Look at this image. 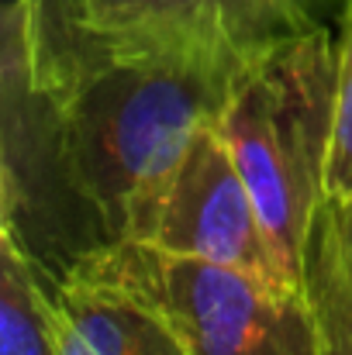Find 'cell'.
<instances>
[{
  "mask_svg": "<svg viewBox=\"0 0 352 355\" xmlns=\"http://www.w3.org/2000/svg\"><path fill=\"white\" fill-rule=\"evenodd\" d=\"M242 66L124 42L90 0H7L0 232L56 279L138 241L187 141L218 118Z\"/></svg>",
  "mask_w": 352,
  "mask_h": 355,
  "instance_id": "1",
  "label": "cell"
},
{
  "mask_svg": "<svg viewBox=\"0 0 352 355\" xmlns=\"http://www.w3.org/2000/svg\"><path fill=\"white\" fill-rule=\"evenodd\" d=\"M335 90L339 45L318 24L252 55L215 118L280 262L301 286L311 228L328 204Z\"/></svg>",
  "mask_w": 352,
  "mask_h": 355,
  "instance_id": "2",
  "label": "cell"
},
{
  "mask_svg": "<svg viewBox=\"0 0 352 355\" xmlns=\"http://www.w3.org/2000/svg\"><path fill=\"white\" fill-rule=\"evenodd\" d=\"M87 262L142 290L190 355H325L308 286H269L252 272L169 255L145 241H124Z\"/></svg>",
  "mask_w": 352,
  "mask_h": 355,
  "instance_id": "3",
  "label": "cell"
},
{
  "mask_svg": "<svg viewBox=\"0 0 352 355\" xmlns=\"http://www.w3.org/2000/svg\"><path fill=\"white\" fill-rule=\"evenodd\" d=\"M138 241L169 255L232 266L269 286L304 290L280 262L255 197L215 118L204 121L187 141Z\"/></svg>",
  "mask_w": 352,
  "mask_h": 355,
  "instance_id": "4",
  "label": "cell"
},
{
  "mask_svg": "<svg viewBox=\"0 0 352 355\" xmlns=\"http://www.w3.org/2000/svg\"><path fill=\"white\" fill-rule=\"evenodd\" d=\"M335 3L346 0H90L97 21L124 42L235 66L325 24Z\"/></svg>",
  "mask_w": 352,
  "mask_h": 355,
  "instance_id": "5",
  "label": "cell"
},
{
  "mask_svg": "<svg viewBox=\"0 0 352 355\" xmlns=\"http://www.w3.org/2000/svg\"><path fill=\"white\" fill-rule=\"evenodd\" d=\"M62 318L94 355H190L169 318L135 286L83 262L69 276H52Z\"/></svg>",
  "mask_w": 352,
  "mask_h": 355,
  "instance_id": "6",
  "label": "cell"
},
{
  "mask_svg": "<svg viewBox=\"0 0 352 355\" xmlns=\"http://www.w3.org/2000/svg\"><path fill=\"white\" fill-rule=\"evenodd\" d=\"M59 307L52 272L42 269L17 238L0 232V355H56Z\"/></svg>",
  "mask_w": 352,
  "mask_h": 355,
  "instance_id": "7",
  "label": "cell"
},
{
  "mask_svg": "<svg viewBox=\"0 0 352 355\" xmlns=\"http://www.w3.org/2000/svg\"><path fill=\"white\" fill-rule=\"evenodd\" d=\"M304 283L318 311L321 324V352L325 355H352V276L346 269L339 232L332 218V204L321 207L304 262Z\"/></svg>",
  "mask_w": 352,
  "mask_h": 355,
  "instance_id": "8",
  "label": "cell"
},
{
  "mask_svg": "<svg viewBox=\"0 0 352 355\" xmlns=\"http://www.w3.org/2000/svg\"><path fill=\"white\" fill-rule=\"evenodd\" d=\"M339 90H335V131L328 155V200L352 197V0L339 14Z\"/></svg>",
  "mask_w": 352,
  "mask_h": 355,
  "instance_id": "9",
  "label": "cell"
},
{
  "mask_svg": "<svg viewBox=\"0 0 352 355\" xmlns=\"http://www.w3.org/2000/svg\"><path fill=\"white\" fill-rule=\"evenodd\" d=\"M332 204V218H335V232H339V248L346 259V269L352 276V197L349 200H328Z\"/></svg>",
  "mask_w": 352,
  "mask_h": 355,
  "instance_id": "10",
  "label": "cell"
}]
</instances>
